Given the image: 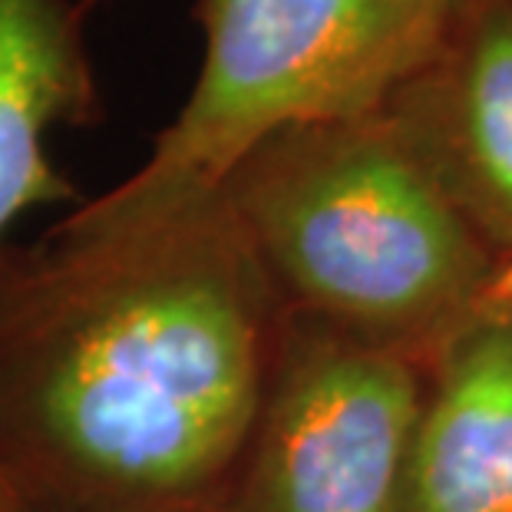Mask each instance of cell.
<instances>
[{"mask_svg": "<svg viewBox=\"0 0 512 512\" xmlns=\"http://www.w3.org/2000/svg\"><path fill=\"white\" fill-rule=\"evenodd\" d=\"M285 308L222 185L96 195L0 252V489L17 512H222Z\"/></svg>", "mask_w": 512, "mask_h": 512, "instance_id": "6da1fadb", "label": "cell"}, {"mask_svg": "<svg viewBox=\"0 0 512 512\" xmlns=\"http://www.w3.org/2000/svg\"><path fill=\"white\" fill-rule=\"evenodd\" d=\"M222 192L285 314L423 367L506 265L384 106L281 129Z\"/></svg>", "mask_w": 512, "mask_h": 512, "instance_id": "7a4b0ae2", "label": "cell"}, {"mask_svg": "<svg viewBox=\"0 0 512 512\" xmlns=\"http://www.w3.org/2000/svg\"><path fill=\"white\" fill-rule=\"evenodd\" d=\"M460 0H195L189 100L119 195L215 189L268 136L380 110L430 57Z\"/></svg>", "mask_w": 512, "mask_h": 512, "instance_id": "3957f363", "label": "cell"}, {"mask_svg": "<svg viewBox=\"0 0 512 512\" xmlns=\"http://www.w3.org/2000/svg\"><path fill=\"white\" fill-rule=\"evenodd\" d=\"M423 387L413 357L288 314L222 512H400Z\"/></svg>", "mask_w": 512, "mask_h": 512, "instance_id": "277c9868", "label": "cell"}, {"mask_svg": "<svg viewBox=\"0 0 512 512\" xmlns=\"http://www.w3.org/2000/svg\"><path fill=\"white\" fill-rule=\"evenodd\" d=\"M384 110L493 252L512 261V0H460Z\"/></svg>", "mask_w": 512, "mask_h": 512, "instance_id": "5b68a950", "label": "cell"}, {"mask_svg": "<svg viewBox=\"0 0 512 512\" xmlns=\"http://www.w3.org/2000/svg\"><path fill=\"white\" fill-rule=\"evenodd\" d=\"M400 512H512V261L427 367Z\"/></svg>", "mask_w": 512, "mask_h": 512, "instance_id": "8992f818", "label": "cell"}, {"mask_svg": "<svg viewBox=\"0 0 512 512\" xmlns=\"http://www.w3.org/2000/svg\"><path fill=\"white\" fill-rule=\"evenodd\" d=\"M86 17L76 0H0V252L24 212L76 199L47 143L103 113Z\"/></svg>", "mask_w": 512, "mask_h": 512, "instance_id": "52a82bcc", "label": "cell"}, {"mask_svg": "<svg viewBox=\"0 0 512 512\" xmlns=\"http://www.w3.org/2000/svg\"><path fill=\"white\" fill-rule=\"evenodd\" d=\"M0 512H17L14 503H10V499L4 496V489H0Z\"/></svg>", "mask_w": 512, "mask_h": 512, "instance_id": "ba28073f", "label": "cell"}, {"mask_svg": "<svg viewBox=\"0 0 512 512\" xmlns=\"http://www.w3.org/2000/svg\"><path fill=\"white\" fill-rule=\"evenodd\" d=\"M76 4H80V7L86 10V14H90V10H93L96 4H100V0H76Z\"/></svg>", "mask_w": 512, "mask_h": 512, "instance_id": "9c48e42d", "label": "cell"}]
</instances>
